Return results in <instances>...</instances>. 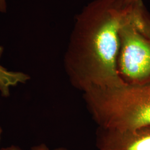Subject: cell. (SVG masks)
I'll return each mask as SVG.
<instances>
[{"instance_id": "cell-6", "label": "cell", "mask_w": 150, "mask_h": 150, "mask_svg": "<svg viewBox=\"0 0 150 150\" xmlns=\"http://www.w3.org/2000/svg\"><path fill=\"white\" fill-rule=\"evenodd\" d=\"M29 150H69L63 147H56L54 149H51L48 147L47 145L44 143L40 144L38 145H35L31 147Z\"/></svg>"}, {"instance_id": "cell-4", "label": "cell", "mask_w": 150, "mask_h": 150, "mask_svg": "<svg viewBox=\"0 0 150 150\" xmlns=\"http://www.w3.org/2000/svg\"><path fill=\"white\" fill-rule=\"evenodd\" d=\"M97 150H150V127L118 131L99 127Z\"/></svg>"}, {"instance_id": "cell-1", "label": "cell", "mask_w": 150, "mask_h": 150, "mask_svg": "<svg viewBox=\"0 0 150 150\" xmlns=\"http://www.w3.org/2000/svg\"><path fill=\"white\" fill-rule=\"evenodd\" d=\"M127 6L125 0H93L76 16L64 65L71 85L83 93L124 84L118 31Z\"/></svg>"}, {"instance_id": "cell-7", "label": "cell", "mask_w": 150, "mask_h": 150, "mask_svg": "<svg viewBox=\"0 0 150 150\" xmlns=\"http://www.w3.org/2000/svg\"><path fill=\"white\" fill-rule=\"evenodd\" d=\"M7 12L6 0H0V13H5Z\"/></svg>"}, {"instance_id": "cell-2", "label": "cell", "mask_w": 150, "mask_h": 150, "mask_svg": "<svg viewBox=\"0 0 150 150\" xmlns=\"http://www.w3.org/2000/svg\"><path fill=\"white\" fill-rule=\"evenodd\" d=\"M83 94L89 112L100 128L129 131L150 127V83L123 84Z\"/></svg>"}, {"instance_id": "cell-9", "label": "cell", "mask_w": 150, "mask_h": 150, "mask_svg": "<svg viewBox=\"0 0 150 150\" xmlns=\"http://www.w3.org/2000/svg\"><path fill=\"white\" fill-rule=\"evenodd\" d=\"M139 1V0H125V4L127 5H130V4H133V3H134V2H136Z\"/></svg>"}, {"instance_id": "cell-8", "label": "cell", "mask_w": 150, "mask_h": 150, "mask_svg": "<svg viewBox=\"0 0 150 150\" xmlns=\"http://www.w3.org/2000/svg\"><path fill=\"white\" fill-rule=\"evenodd\" d=\"M0 150H23L21 148L15 145H11L10 146H8L5 147H2V149H1Z\"/></svg>"}, {"instance_id": "cell-3", "label": "cell", "mask_w": 150, "mask_h": 150, "mask_svg": "<svg viewBox=\"0 0 150 150\" xmlns=\"http://www.w3.org/2000/svg\"><path fill=\"white\" fill-rule=\"evenodd\" d=\"M118 37L117 70L124 84H150V14L142 0L127 6Z\"/></svg>"}, {"instance_id": "cell-5", "label": "cell", "mask_w": 150, "mask_h": 150, "mask_svg": "<svg viewBox=\"0 0 150 150\" xmlns=\"http://www.w3.org/2000/svg\"><path fill=\"white\" fill-rule=\"evenodd\" d=\"M4 52V48L0 45V59ZM31 79L28 74L21 71H10L0 64V95L8 98L11 95L12 87L25 84Z\"/></svg>"}, {"instance_id": "cell-10", "label": "cell", "mask_w": 150, "mask_h": 150, "mask_svg": "<svg viewBox=\"0 0 150 150\" xmlns=\"http://www.w3.org/2000/svg\"><path fill=\"white\" fill-rule=\"evenodd\" d=\"M2 129L1 127V126H0V141H1V137H2Z\"/></svg>"}]
</instances>
